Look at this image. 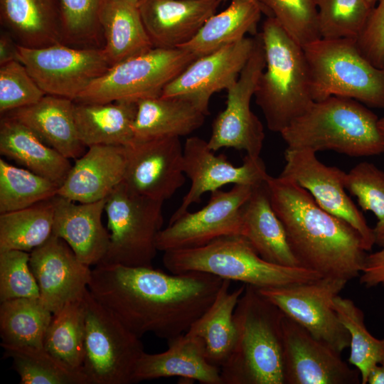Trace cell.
Instances as JSON below:
<instances>
[{
    "label": "cell",
    "instance_id": "1",
    "mask_svg": "<svg viewBox=\"0 0 384 384\" xmlns=\"http://www.w3.org/2000/svg\"><path fill=\"white\" fill-rule=\"evenodd\" d=\"M223 281L200 272L167 274L153 266L101 262L92 270L88 289L139 338L152 333L169 341L209 308Z\"/></svg>",
    "mask_w": 384,
    "mask_h": 384
},
{
    "label": "cell",
    "instance_id": "2",
    "mask_svg": "<svg viewBox=\"0 0 384 384\" xmlns=\"http://www.w3.org/2000/svg\"><path fill=\"white\" fill-rule=\"evenodd\" d=\"M271 203L302 267L350 281L360 276L367 253L360 233L331 214L296 182L268 176Z\"/></svg>",
    "mask_w": 384,
    "mask_h": 384
},
{
    "label": "cell",
    "instance_id": "3",
    "mask_svg": "<svg viewBox=\"0 0 384 384\" xmlns=\"http://www.w3.org/2000/svg\"><path fill=\"white\" fill-rule=\"evenodd\" d=\"M284 316L257 287L245 284L233 314L235 344L220 369L222 384H284Z\"/></svg>",
    "mask_w": 384,
    "mask_h": 384
},
{
    "label": "cell",
    "instance_id": "4",
    "mask_svg": "<svg viewBox=\"0 0 384 384\" xmlns=\"http://www.w3.org/2000/svg\"><path fill=\"white\" fill-rule=\"evenodd\" d=\"M378 116L351 98L330 96L309 108L279 134L288 149L332 150L353 157L384 153Z\"/></svg>",
    "mask_w": 384,
    "mask_h": 384
},
{
    "label": "cell",
    "instance_id": "5",
    "mask_svg": "<svg viewBox=\"0 0 384 384\" xmlns=\"http://www.w3.org/2000/svg\"><path fill=\"white\" fill-rule=\"evenodd\" d=\"M260 33L265 68L254 96L268 129L280 133L314 102L310 70L303 47L274 18L264 21Z\"/></svg>",
    "mask_w": 384,
    "mask_h": 384
},
{
    "label": "cell",
    "instance_id": "6",
    "mask_svg": "<svg viewBox=\"0 0 384 384\" xmlns=\"http://www.w3.org/2000/svg\"><path fill=\"white\" fill-rule=\"evenodd\" d=\"M162 260L173 274L204 272L257 288L295 284L322 277L302 267L265 260L242 235L224 236L203 246L166 251Z\"/></svg>",
    "mask_w": 384,
    "mask_h": 384
},
{
    "label": "cell",
    "instance_id": "7",
    "mask_svg": "<svg viewBox=\"0 0 384 384\" xmlns=\"http://www.w3.org/2000/svg\"><path fill=\"white\" fill-rule=\"evenodd\" d=\"M303 48L314 101L340 96L384 110V68L369 62L359 51L356 39L319 38Z\"/></svg>",
    "mask_w": 384,
    "mask_h": 384
},
{
    "label": "cell",
    "instance_id": "8",
    "mask_svg": "<svg viewBox=\"0 0 384 384\" xmlns=\"http://www.w3.org/2000/svg\"><path fill=\"white\" fill-rule=\"evenodd\" d=\"M164 201L139 195L122 181L106 198L110 245L102 262L152 267L162 229Z\"/></svg>",
    "mask_w": 384,
    "mask_h": 384
},
{
    "label": "cell",
    "instance_id": "9",
    "mask_svg": "<svg viewBox=\"0 0 384 384\" xmlns=\"http://www.w3.org/2000/svg\"><path fill=\"white\" fill-rule=\"evenodd\" d=\"M85 309V357L82 370L89 384H130L144 351L131 332L87 289Z\"/></svg>",
    "mask_w": 384,
    "mask_h": 384
},
{
    "label": "cell",
    "instance_id": "10",
    "mask_svg": "<svg viewBox=\"0 0 384 384\" xmlns=\"http://www.w3.org/2000/svg\"><path fill=\"white\" fill-rule=\"evenodd\" d=\"M198 57L181 48H153L112 65L75 101L108 103L157 97Z\"/></svg>",
    "mask_w": 384,
    "mask_h": 384
},
{
    "label": "cell",
    "instance_id": "11",
    "mask_svg": "<svg viewBox=\"0 0 384 384\" xmlns=\"http://www.w3.org/2000/svg\"><path fill=\"white\" fill-rule=\"evenodd\" d=\"M348 282L321 277L303 283L258 289L287 316L341 354L349 347L350 335L338 319L334 302Z\"/></svg>",
    "mask_w": 384,
    "mask_h": 384
},
{
    "label": "cell",
    "instance_id": "12",
    "mask_svg": "<svg viewBox=\"0 0 384 384\" xmlns=\"http://www.w3.org/2000/svg\"><path fill=\"white\" fill-rule=\"evenodd\" d=\"M18 59L46 95L75 101L111 67L102 48L57 43L42 48L18 45Z\"/></svg>",
    "mask_w": 384,
    "mask_h": 384
},
{
    "label": "cell",
    "instance_id": "13",
    "mask_svg": "<svg viewBox=\"0 0 384 384\" xmlns=\"http://www.w3.org/2000/svg\"><path fill=\"white\" fill-rule=\"evenodd\" d=\"M254 36L252 52L238 80L226 90L225 108L213 122L208 145L213 151L234 148L245 151L251 157L260 155L265 137L264 127L251 110L250 102L265 68V53L260 32Z\"/></svg>",
    "mask_w": 384,
    "mask_h": 384
},
{
    "label": "cell",
    "instance_id": "14",
    "mask_svg": "<svg viewBox=\"0 0 384 384\" xmlns=\"http://www.w3.org/2000/svg\"><path fill=\"white\" fill-rule=\"evenodd\" d=\"M253 187L234 185L227 191L211 192L203 208L196 212L186 211L161 230L156 238L158 251L196 247L221 237L241 235L242 208Z\"/></svg>",
    "mask_w": 384,
    "mask_h": 384
},
{
    "label": "cell",
    "instance_id": "15",
    "mask_svg": "<svg viewBox=\"0 0 384 384\" xmlns=\"http://www.w3.org/2000/svg\"><path fill=\"white\" fill-rule=\"evenodd\" d=\"M284 160L279 176L296 182L320 207L349 223L361 235L365 250H371L375 245L373 229L346 193V172L325 165L316 158V152L309 149L287 148Z\"/></svg>",
    "mask_w": 384,
    "mask_h": 384
},
{
    "label": "cell",
    "instance_id": "16",
    "mask_svg": "<svg viewBox=\"0 0 384 384\" xmlns=\"http://www.w3.org/2000/svg\"><path fill=\"white\" fill-rule=\"evenodd\" d=\"M125 149L123 182L132 191L164 202L184 184L183 147L180 138L132 141Z\"/></svg>",
    "mask_w": 384,
    "mask_h": 384
},
{
    "label": "cell",
    "instance_id": "17",
    "mask_svg": "<svg viewBox=\"0 0 384 384\" xmlns=\"http://www.w3.org/2000/svg\"><path fill=\"white\" fill-rule=\"evenodd\" d=\"M284 384H358V369L285 314L282 320Z\"/></svg>",
    "mask_w": 384,
    "mask_h": 384
},
{
    "label": "cell",
    "instance_id": "18",
    "mask_svg": "<svg viewBox=\"0 0 384 384\" xmlns=\"http://www.w3.org/2000/svg\"><path fill=\"white\" fill-rule=\"evenodd\" d=\"M208 142L198 137H188L183 146V171L191 186L170 220L181 215L207 192L219 190L227 184L255 186L269 176L262 159L246 155L242 164L235 166L225 156L215 155Z\"/></svg>",
    "mask_w": 384,
    "mask_h": 384
},
{
    "label": "cell",
    "instance_id": "19",
    "mask_svg": "<svg viewBox=\"0 0 384 384\" xmlns=\"http://www.w3.org/2000/svg\"><path fill=\"white\" fill-rule=\"evenodd\" d=\"M254 46L255 36L245 37L197 58L164 87L161 97L187 99L207 116L211 96L238 80Z\"/></svg>",
    "mask_w": 384,
    "mask_h": 384
},
{
    "label": "cell",
    "instance_id": "20",
    "mask_svg": "<svg viewBox=\"0 0 384 384\" xmlns=\"http://www.w3.org/2000/svg\"><path fill=\"white\" fill-rule=\"evenodd\" d=\"M29 265L39 287L40 300L53 314L68 303L82 299L91 280L90 266L53 234L30 252Z\"/></svg>",
    "mask_w": 384,
    "mask_h": 384
},
{
    "label": "cell",
    "instance_id": "21",
    "mask_svg": "<svg viewBox=\"0 0 384 384\" xmlns=\"http://www.w3.org/2000/svg\"><path fill=\"white\" fill-rule=\"evenodd\" d=\"M218 0H141L138 9L154 48H178L213 14Z\"/></svg>",
    "mask_w": 384,
    "mask_h": 384
},
{
    "label": "cell",
    "instance_id": "22",
    "mask_svg": "<svg viewBox=\"0 0 384 384\" xmlns=\"http://www.w3.org/2000/svg\"><path fill=\"white\" fill-rule=\"evenodd\" d=\"M53 234L63 239L83 263H101L110 245V233L102 222L106 198L92 203H78L56 195Z\"/></svg>",
    "mask_w": 384,
    "mask_h": 384
},
{
    "label": "cell",
    "instance_id": "23",
    "mask_svg": "<svg viewBox=\"0 0 384 384\" xmlns=\"http://www.w3.org/2000/svg\"><path fill=\"white\" fill-rule=\"evenodd\" d=\"M125 146L94 145L78 158L58 194L77 203L105 199L124 179Z\"/></svg>",
    "mask_w": 384,
    "mask_h": 384
},
{
    "label": "cell",
    "instance_id": "24",
    "mask_svg": "<svg viewBox=\"0 0 384 384\" xmlns=\"http://www.w3.org/2000/svg\"><path fill=\"white\" fill-rule=\"evenodd\" d=\"M168 344L164 352L143 353L136 365L132 383L179 377L202 384H222L220 370L207 360L204 343L199 337L185 333Z\"/></svg>",
    "mask_w": 384,
    "mask_h": 384
},
{
    "label": "cell",
    "instance_id": "25",
    "mask_svg": "<svg viewBox=\"0 0 384 384\" xmlns=\"http://www.w3.org/2000/svg\"><path fill=\"white\" fill-rule=\"evenodd\" d=\"M242 217L241 235L262 259L279 265L301 267L291 250L284 225L273 209L266 181L253 187L242 206Z\"/></svg>",
    "mask_w": 384,
    "mask_h": 384
},
{
    "label": "cell",
    "instance_id": "26",
    "mask_svg": "<svg viewBox=\"0 0 384 384\" xmlns=\"http://www.w3.org/2000/svg\"><path fill=\"white\" fill-rule=\"evenodd\" d=\"M74 101L46 95L37 102L4 115L19 121L31 129L43 142L68 159L84 154L75 122Z\"/></svg>",
    "mask_w": 384,
    "mask_h": 384
},
{
    "label": "cell",
    "instance_id": "27",
    "mask_svg": "<svg viewBox=\"0 0 384 384\" xmlns=\"http://www.w3.org/2000/svg\"><path fill=\"white\" fill-rule=\"evenodd\" d=\"M0 19L20 46L36 48L63 43L57 0H0Z\"/></svg>",
    "mask_w": 384,
    "mask_h": 384
},
{
    "label": "cell",
    "instance_id": "28",
    "mask_svg": "<svg viewBox=\"0 0 384 384\" xmlns=\"http://www.w3.org/2000/svg\"><path fill=\"white\" fill-rule=\"evenodd\" d=\"M0 154L57 183L65 181L69 159L43 142L31 129L8 115L0 122Z\"/></svg>",
    "mask_w": 384,
    "mask_h": 384
},
{
    "label": "cell",
    "instance_id": "29",
    "mask_svg": "<svg viewBox=\"0 0 384 384\" xmlns=\"http://www.w3.org/2000/svg\"><path fill=\"white\" fill-rule=\"evenodd\" d=\"M206 114L191 101L181 97H150L137 102L133 141L188 135L204 123Z\"/></svg>",
    "mask_w": 384,
    "mask_h": 384
},
{
    "label": "cell",
    "instance_id": "30",
    "mask_svg": "<svg viewBox=\"0 0 384 384\" xmlns=\"http://www.w3.org/2000/svg\"><path fill=\"white\" fill-rule=\"evenodd\" d=\"M137 102H75L74 117L78 137L85 146H127L132 142V124Z\"/></svg>",
    "mask_w": 384,
    "mask_h": 384
},
{
    "label": "cell",
    "instance_id": "31",
    "mask_svg": "<svg viewBox=\"0 0 384 384\" xmlns=\"http://www.w3.org/2000/svg\"><path fill=\"white\" fill-rule=\"evenodd\" d=\"M103 52L114 65L154 48L146 33L138 4L128 0H106L100 14Z\"/></svg>",
    "mask_w": 384,
    "mask_h": 384
},
{
    "label": "cell",
    "instance_id": "32",
    "mask_svg": "<svg viewBox=\"0 0 384 384\" xmlns=\"http://www.w3.org/2000/svg\"><path fill=\"white\" fill-rule=\"evenodd\" d=\"M230 282L223 279L213 302L186 332L203 341L207 360L220 369L228 359L235 344L237 330L233 314L245 289L243 284L230 292Z\"/></svg>",
    "mask_w": 384,
    "mask_h": 384
},
{
    "label": "cell",
    "instance_id": "33",
    "mask_svg": "<svg viewBox=\"0 0 384 384\" xmlns=\"http://www.w3.org/2000/svg\"><path fill=\"white\" fill-rule=\"evenodd\" d=\"M262 14L261 6L247 0H232L219 14L211 16L196 36L179 46L201 57L224 46L241 41L247 33H257V25Z\"/></svg>",
    "mask_w": 384,
    "mask_h": 384
},
{
    "label": "cell",
    "instance_id": "34",
    "mask_svg": "<svg viewBox=\"0 0 384 384\" xmlns=\"http://www.w3.org/2000/svg\"><path fill=\"white\" fill-rule=\"evenodd\" d=\"M4 358H11L21 384H89L82 368H73L44 347L1 343Z\"/></svg>",
    "mask_w": 384,
    "mask_h": 384
},
{
    "label": "cell",
    "instance_id": "35",
    "mask_svg": "<svg viewBox=\"0 0 384 384\" xmlns=\"http://www.w3.org/2000/svg\"><path fill=\"white\" fill-rule=\"evenodd\" d=\"M53 219L52 198L23 209L0 213V251L31 252L51 236Z\"/></svg>",
    "mask_w": 384,
    "mask_h": 384
},
{
    "label": "cell",
    "instance_id": "36",
    "mask_svg": "<svg viewBox=\"0 0 384 384\" xmlns=\"http://www.w3.org/2000/svg\"><path fill=\"white\" fill-rule=\"evenodd\" d=\"M52 316L40 298H18L1 302V343L43 347Z\"/></svg>",
    "mask_w": 384,
    "mask_h": 384
},
{
    "label": "cell",
    "instance_id": "37",
    "mask_svg": "<svg viewBox=\"0 0 384 384\" xmlns=\"http://www.w3.org/2000/svg\"><path fill=\"white\" fill-rule=\"evenodd\" d=\"M85 309L82 299L53 314L43 347L68 365L82 368L85 357Z\"/></svg>",
    "mask_w": 384,
    "mask_h": 384
},
{
    "label": "cell",
    "instance_id": "38",
    "mask_svg": "<svg viewBox=\"0 0 384 384\" xmlns=\"http://www.w3.org/2000/svg\"><path fill=\"white\" fill-rule=\"evenodd\" d=\"M59 187L47 178L0 159V213L49 200L58 194Z\"/></svg>",
    "mask_w": 384,
    "mask_h": 384
},
{
    "label": "cell",
    "instance_id": "39",
    "mask_svg": "<svg viewBox=\"0 0 384 384\" xmlns=\"http://www.w3.org/2000/svg\"><path fill=\"white\" fill-rule=\"evenodd\" d=\"M334 308L350 335L348 363L358 370L361 383L366 384L370 369L384 360V338L374 337L365 324L364 313L354 302L338 295Z\"/></svg>",
    "mask_w": 384,
    "mask_h": 384
},
{
    "label": "cell",
    "instance_id": "40",
    "mask_svg": "<svg viewBox=\"0 0 384 384\" xmlns=\"http://www.w3.org/2000/svg\"><path fill=\"white\" fill-rule=\"evenodd\" d=\"M63 43L76 48H102L100 14L106 0H57Z\"/></svg>",
    "mask_w": 384,
    "mask_h": 384
},
{
    "label": "cell",
    "instance_id": "41",
    "mask_svg": "<svg viewBox=\"0 0 384 384\" xmlns=\"http://www.w3.org/2000/svg\"><path fill=\"white\" fill-rule=\"evenodd\" d=\"M321 38L357 39L373 8L366 0H316Z\"/></svg>",
    "mask_w": 384,
    "mask_h": 384
},
{
    "label": "cell",
    "instance_id": "42",
    "mask_svg": "<svg viewBox=\"0 0 384 384\" xmlns=\"http://www.w3.org/2000/svg\"><path fill=\"white\" fill-rule=\"evenodd\" d=\"M344 186L362 210L376 216L375 245L384 247V171L373 163L360 162L346 173Z\"/></svg>",
    "mask_w": 384,
    "mask_h": 384
},
{
    "label": "cell",
    "instance_id": "43",
    "mask_svg": "<svg viewBox=\"0 0 384 384\" xmlns=\"http://www.w3.org/2000/svg\"><path fill=\"white\" fill-rule=\"evenodd\" d=\"M262 14L273 17L302 47L321 38L316 0H257Z\"/></svg>",
    "mask_w": 384,
    "mask_h": 384
},
{
    "label": "cell",
    "instance_id": "44",
    "mask_svg": "<svg viewBox=\"0 0 384 384\" xmlns=\"http://www.w3.org/2000/svg\"><path fill=\"white\" fill-rule=\"evenodd\" d=\"M46 94L19 60L0 65V113L31 105Z\"/></svg>",
    "mask_w": 384,
    "mask_h": 384
},
{
    "label": "cell",
    "instance_id": "45",
    "mask_svg": "<svg viewBox=\"0 0 384 384\" xmlns=\"http://www.w3.org/2000/svg\"><path fill=\"white\" fill-rule=\"evenodd\" d=\"M30 252L0 251V301L40 298L37 281L29 265Z\"/></svg>",
    "mask_w": 384,
    "mask_h": 384
},
{
    "label": "cell",
    "instance_id": "46",
    "mask_svg": "<svg viewBox=\"0 0 384 384\" xmlns=\"http://www.w3.org/2000/svg\"><path fill=\"white\" fill-rule=\"evenodd\" d=\"M356 45L373 65L384 68V0H378L373 8Z\"/></svg>",
    "mask_w": 384,
    "mask_h": 384
},
{
    "label": "cell",
    "instance_id": "47",
    "mask_svg": "<svg viewBox=\"0 0 384 384\" xmlns=\"http://www.w3.org/2000/svg\"><path fill=\"white\" fill-rule=\"evenodd\" d=\"M360 283L368 288L384 286V247L367 254L360 274Z\"/></svg>",
    "mask_w": 384,
    "mask_h": 384
},
{
    "label": "cell",
    "instance_id": "48",
    "mask_svg": "<svg viewBox=\"0 0 384 384\" xmlns=\"http://www.w3.org/2000/svg\"><path fill=\"white\" fill-rule=\"evenodd\" d=\"M18 43L6 30L0 35V65L14 60H18Z\"/></svg>",
    "mask_w": 384,
    "mask_h": 384
},
{
    "label": "cell",
    "instance_id": "49",
    "mask_svg": "<svg viewBox=\"0 0 384 384\" xmlns=\"http://www.w3.org/2000/svg\"><path fill=\"white\" fill-rule=\"evenodd\" d=\"M367 383L384 384V360L370 369L368 375Z\"/></svg>",
    "mask_w": 384,
    "mask_h": 384
},
{
    "label": "cell",
    "instance_id": "50",
    "mask_svg": "<svg viewBox=\"0 0 384 384\" xmlns=\"http://www.w3.org/2000/svg\"><path fill=\"white\" fill-rule=\"evenodd\" d=\"M378 126L380 133L384 137V116L381 118H379L378 122Z\"/></svg>",
    "mask_w": 384,
    "mask_h": 384
},
{
    "label": "cell",
    "instance_id": "51",
    "mask_svg": "<svg viewBox=\"0 0 384 384\" xmlns=\"http://www.w3.org/2000/svg\"><path fill=\"white\" fill-rule=\"evenodd\" d=\"M378 0H366L368 4L370 5L371 8H373L375 5L377 4Z\"/></svg>",
    "mask_w": 384,
    "mask_h": 384
},
{
    "label": "cell",
    "instance_id": "52",
    "mask_svg": "<svg viewBox=\"0 0 384 384\" xmlns=\"http://www.w3.org/2000/svg\"><path fill=\"white\" fill-rule=\"evenodd\" d=\"M220 3L223 2V1H228V0H218ZM247 1H252L253 3H255V4H257L260 5V4L258 3L257 0H247Z\"/></svg>",
    "mask_w": 384,
    "mask_h": 384
},
{
    "label": "cell",
    "instance_id": "53",
    "mask_svg": "<svg viewBox=\"0 0 384 384\" xmlns=\"http://www.w3.org/2000/svg\"><path fill=\"white\" fill-rule=\"evenodd\" d=\"M128 1H132V2L136 3V4H138L139 1H141V0H128Z\"/></svg>",
    "mask_w": 384,
    "mask_h": 384
}]
</instances>
